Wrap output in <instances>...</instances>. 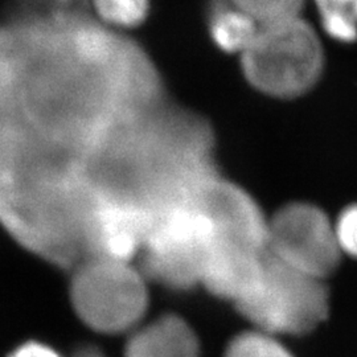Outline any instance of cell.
Returning <instances> with one entry per match:
<instances>
[{
	"mask_svg": "<svg viewBox=\"0 0 357 357\" xmlns=\"http://www.w3.org/2000/svg\"><path fill=\"white\" fill-rule=\"evenodd\" d=\"M166 105L151 56L86 4L32 1L0 24V222L20 245L64 216L90 155Z\"/></svg>",
	"mask_w": 357,
	"mask_h": 357,
	"instance_id": "obj_1",
	"label": "cell"
},
{
	"mask_svg": "<svg viewBox=\"0 0 357 357\" xmlns=\"http://www.w3.org/2000/svg\"><path fill=\"white\" fill-rule=\"evenodd\" d=\"M216 178L206 122L166 103L115 128L91 153L84 183L94 200L134 205L156 215L195 204Z\"/></svg>",
	"mask_w": 357,
	"mask_h": 357,
	"instance_id": "obj_2",
	"label": "cell"
},
{
	"mask_svg": "<svg viewBox=\"0 0 357 357\" xmlns=\"http://www.w3.org/2000/svg\"><path fill=\"white\" fill-rule=\"evenodd\" d=\"M248 82L275 98H295L312 89L324 70V50L315 28L302 16L259 26L241 54Z\"/></svg>",
	"mask_w": 357,
	"mask_h": 357,
	"instance_id": "obj_3",
	"label": "cell"
},
{
	"mask_svg": "<svg viewBox=\"0 0 357 357\" xmlns=\"http://www.w3.org/2000/svg\"><path fill=\"white\" fill-rule=\"evenodd\" d=\"M144 281L131 262L88 258L73 274L70 301L78 318L93 331L123 333L135 330L147 311Z\"/></svg>",
	"mask_w": 357,
	"mask_h": 357,
	"instance_id": "obj_4",
	"label": "cell"
},
{
	"mask_svg": "<svg viewBox=\"0 0 357 357\" xmlns=\"http://www.w3.org/2000/svg\"><path fill=\"white\" fill-rule=\"evenodd\" d=\"M216 237L209 218L195 205L159 212L139 253L142 274L174 290L191 289L202 283Z\"/></svg>",
	"mask_w": 357,
	"mask_h": 357,
	"instance_id": "obj_5",
	"label": "cell"
},
{
	"mask_svg": "<svg viewBox=\"0 0 357 357\" xmlns=\"http://www.w3.org/2000/svg\"><path fill=\"white\" fill-rule=\"evenodd\" d=\"M328 290L323 280L291 268L266 253L262 281L236 307L255 330L302 336L328 315Z\"/></svg>",
	"mask_w": 357,
	"mask_h": 357,
	"instance_id": "obj_6",
	"label": "cell"
},
{
	"mask_svg": "<svg viewBox=\"0 0 357 357\" xmlns=\"http://www.w3.org/2000/svg\"><path fill=\"white\" fill-rule=\"evenodd\" d=\"M266 253L283 264L324 280L340 262L335 225L315 205L293 203L268 220Z\"/></svg>",
	"mask_w": 357,
	"mask_h": 357,
	"instance_id": "obj_7",
	"label": "cell"
},
{
	"mask_svg": "<svg viewBox=\"0 0 357 357\" xmlns=\"http://www.w3.org/2000/svg\"><path fill=\"white\" fill-rule=\"evenodd\" d=\"M153 213L134 205L97 200L85 230L88 258L131 262L139 255L153 225Z\"/></svg>",
	"mask_w": 357,
	"mask_h": 357,
	"instance_id": "obj_8",
	"label": "cell"
},
{
	"mask_svg": "<svg viewBox=\"0 0 357 357\" xmlns=\"http://www.w3.org/2000/svg\"><path fill=\"white\" fill-rule=\"evenodd\" d=\"M193 205L209 218L217 237L268 250V221L241 187L216 178Z\"/></svg>",
	"mask_w": 357,
	"mask_h": 357,
	"instance_id": "obj_9",
	"label": "cell"
},
{
	"mask_svg": "<svg viewBox=\"0 0 357 357\" xmlns=\"http://www.w3.org/2000/svg\"><path fill=\"white\" fill-rule=\"evenodd\" d=\"M265 262L266 252L216 237L205 262L202 283L211 293L237 305L259 286Z\"/></svg>",
	"mask_w": 357,
	"mask_h": 357,
	"instance_id": "obj_10",
	"label": "cell"
},
{
	"mask_svg": "<svg viewBox=\"0 0 357 357\" xmlns=\"http://www.w3.org/2000/svg\"><path fill=\"white\" fill-rule=\"evenodd\" d=\"M123 357H200V342L178 315H163L131 332Z\"/></svg>",
	"mask_w": 357,
	"mask_h": 357,
	"instance_id": "obj_11",
	"label": "cell"
},
{
	"mask_svg": "<svg viewBox=\"0 0 357 357\" xmlns=\"http://www.w3.org/2000/svg\"><path fill=\"white\" fill-rule=\"evenodd\" d=\"M206 28L218 50L243 54L253 43L259 24L231 0H208Z\"/></svg>",
	"mask_w": 357,
	"mask_h": 357,
	"instance_id": "obj_12",
	"label": "cell"
},
{
	"mask_svg": "<svg viewBox=\"0 0 357 357\" xmlns=\"http://www.w3.org/2000/svg\"><path fill=\"white\" fill-rule=\"evenodd\" d=\"M94 16L106 26L125 32L149 19L151 0H90Z\"/></svg>",
	"mask_w": 357,
	"mask_h": 357,
	"instance_id": "obj_13",
	"label": "cell"
},
{
	"mask_svg": "<svg viewBox=\"0 0 357 357\" xmlns=\"http://www.w3.org/2000/svg\"><path fill=\"white\" fill-rule=\"evenodd\" d=\"M326 35L343 43L357 41V0H314Z\"/></svg>",
	"mask_w": 357,
	"mask_h": 357,
	"instance_id": "obj_14",
	"label": "cell"
},
{
	"mask_svg": "<svg viewBox=\"0 0 357 357\" xmlns=\"http://www.w3.org/2000/svg\"><path fill=\"white\" fill-rule=\"evenodd\" d=\"M224 357H294L277 336L255 330L231 339Z\"/></svg>",
	"mask_w": 357,
	"mask_h": 357,
	"instance_id": "obj_15",
	"label": "cell"
},
{
	"mask_svg": "<svg viewBox=\"0 0 357 357\" xmlns=\"http://www.w3.org/2000/svg\"><path fill=\"white\" fill-rule=\"evenodd\" d=\"M259 26L301 16L306 0H231Z\"/></svg>",
	"mask_w": 357,
	"mask_h": 357,
	"instance_id": "obj_16",
	"label": "cell"
},
{
	"mask_svg": "<svg viewBox=\"0 0 357 357\" xmlns=\"http://www.w3.org/2000/svg\"><path fill=\"white\" fill-rule=\"evenodd\" d=\"M340 250L357 258V204L347 206L335 224Z\"/></svg>",
	"mask_w": 357,
	"mask_h": 357,
	"instance_id": "obj_17",
	"label": "cell"
},
{
	"mask_svg": "<svg viewBox=\"0 0 357 357\" xmlns=\"http://www.w3.org/2000/svg\"><path fill=\"white\" fill-rule=\"evenodd\" d=\"M8 357H61L50 345L40 342H26L16 347Z\"/></svg>",
	"mask_w": 357,
	"mask_h": 357,
	"instance_id": "obj_18",
	"label": "cell"
},
{
	"mask_svg": "<svg viewBox=\"0 0 357 357\" xmlns=\"http://www.w3.org/2000/svg\"><path fill=\"white\" fill-rule=\"evenodd\" d=\"M38 1L44 6L59 8V10H69V8H75L88 3V0H38Z\"/></svg>",
	"mask_w": 357,
	"mask_h": 357,
	"instance_id": "obj_19",
	"label": "cell"
},
{
	"mask_svg": "<svg viewBox=\"0 0 357 357\" xmlns=\"http://www.w3.org/2000/svg\"><path fill=\"white\" fill-rule=\"evenodd\" d=\"M70 357H106L102 351L96 345H82L77 348Z\"/></svg>",
	"mask_w": 357,
	"mask_h": 357,
	"instance_id": "obj_20",
	"label": "cell"
}]
</instances>
